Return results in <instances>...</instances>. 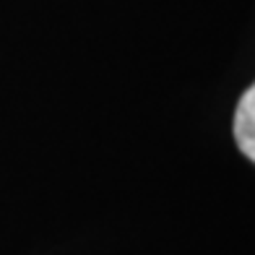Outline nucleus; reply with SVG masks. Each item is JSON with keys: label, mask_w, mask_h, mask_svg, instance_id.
<instances>
[{"label": "nucleus", "mask_w": 255, "mask_h": 255, "mask_svg": "<svg viewBox=\"0 0 255 255\" xmlns=\"http://www.w3.org/2000/svg\"><path fill=\"white\" fill-rule=\"evenodd\" d=\"M235 138L240 151L255 161V84L242 94L235 112Z\"/></svg>", "instance_id": "nucleus-1"}]
</instances>
